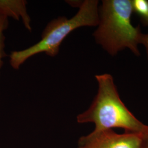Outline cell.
I'll list each match as a JSON object with an SVG mask.
<instances>
[{
    "label": "cell",
    "instance_id": "6da1fadb",
    "mask_svg": "<svg viewBox=\"0 0 148 148\" xmlns=\"http://www.w3.org/2000/svg\"><path fill=\"white\" fill-rule=\"evenodd\" d=\"M98 89L89 108L76 117L79 123H93V133L114 128H121L125 132L142 134L147 125L130 111L121 101L113 77L110 74L95 75Z\"/></svg>",
    "mask_w": 148,
    "mask_h": 148
},
{
    "label": "cell",
    "instance_id": "7a4b0ae2",
    "mask_svg": "<svg viewBox=\"0 0 148 148\" xmlns=\"http://www.w3.org/2000/svg\"><path fill=\"white\" fill-rule=\"evenodd\" d=\"M131 0H104L99 8V23L93 33L95 42L107 53L115 56L128 48L139 56L138 49L142 34L139 26L131 22Z\"/></svg>",
    "mask_w": 148,
    "mask_h": 148
},
{
    "label": "cell",
    "instance_id": "3957f363",
    "mask_svg": "<svg viewBox=\"0 0 148 148\" xmlns=\"http://www.w3.org/2000/svg\"><path fill=\"white\" fill-rule=\"evenodd\" d=\"M98 1L85 0L75 16L67 19L59 16L50 21L41 35V40L31 47L21 51H12L10 63L14 69H19L27 59L40 53L55 57L59 52L64 40L75 30L83 27H95L99 23Z\"/></svg>",
    "mask_w": 148,
    "mask_h": 148
},
{
    "label": "cell",
    "instance_id": "277c9868",
    "mask_svg": "<svg viewBox=\"0 0 148 148\" xmlns=\"http://www.w3.org/2000/svg\"><path fill=\"white\" fill-rule=\"evenodd\" d=\"M140 134L107 130L80 138L77 148H140Z\"/></svg>",
    "mask_w": 148,
    "mask_h": 148
},
{
    "label": "cell",
    "instance_id": "5b68a950",
    "mask_svg": "<svg viewBox=\"0 0 148 148\" xmlns=\"http://www.w3.org/2000/svg\"><path fill=\"white\" fill-rule=\"evenodd\" d=\"M27 2L24 0H0V16L21 19L25 27L32 31L31 19L27 11Z\"/></svg>",
    "mask_w": 148,
    "mask_h": 148
},
{
    "label": "cell",
    "instance_id": "8992f818",
    "mask_svg": "<svg viewBox=\"0 0 148 148\" xmlns=\"http://www.w3.org/2000/svg\"><path fill=\"white\" fill-rule=\"evenodd\" d=\"M133 12L140 16L143 24L148 26V0H131Z\"/></svg>",
    "mask_w": 148,
    "mask_h": 148
},
{
    "label": "cell",
    "instance_id": "52a82bcc",
    "mask_svg": "<svg viewBox=\"0 0 148 148\" xmlns=\"http://www.w3.org/2000/svg\"><path fill=\"white\" fill-rule=\"evenodd\" d=\"M8 18L6 16H0V70L3 65V58L7 56L5 51V36L4 31L8 27Z\"/></svg>",
    "mask_w": 148,
    "mask_h": 148
},
{
    "label": "cell",
    "instance_id": "ba28073f",
    "mask_svg": "<svg viewBox=\"0 0 148 148\" xmlns=\"http://www.w3.org/2000/svg\"><path fill=\"white\" fill-rule=\"evenodd\" d=\"M141 136V140L140 148H148V126L145 130L143 132Z\"/></svg>",
    "mask_w": 148,
    "mask_h": 148
},
{
    "label": "cell",
    "instance_id": "9c48e42d",
    "mask_svg": "<svg viewBox=\"0 0 148 148\" xmlns=\"http://www.w3.org/2000/svg\"><path fill=\"white\" fill-rule=\"evenodd\" d=\"M140 44L143 45L144 47L145 48L148 60V34L142 33L140 37Z\"/></svg>",
    "mask_w": 148,
    "mask_h": 148
},
{
    "label": "cell",
    "instance_id": "30bf717a",
    "mask_svg": "<svg viewBox=\"0 0 148 148\" xmlns=\"http://www.w3.org/2000/svg\"><path fill=\"white\" fill-rule=\"evenodd\" d=\"M84 1H67V3L74 7H79L81 5Z\"/></svg>",
    "mask_w": 148,
    "mask_h": 148
}]
</instances>
